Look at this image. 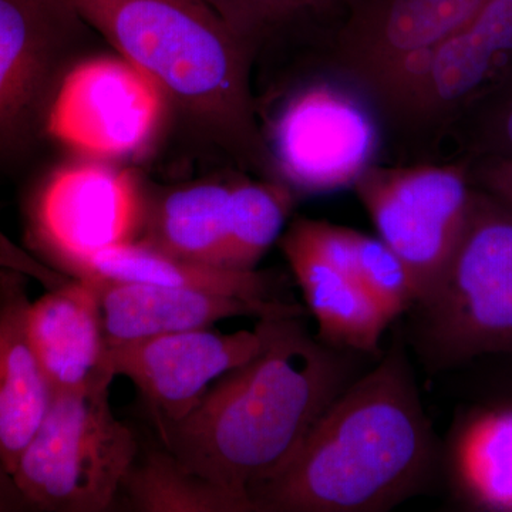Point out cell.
<instances>
[{
	"mask_svg": "<svg viewBox=\"0 0 512 512\" xmlns=\"http://www.w3.org/2000/svg\"><path fill=\"white\" fill-rule=\"evenodd\" d=\"M468 167L474 187L512 208V158H471Z\"/></svg>",
	"mask_w": 512,
	"mask_h": 512,
	"instance_id": "484cf974",
	"label": "cell"
},
{
	"mask_svg": "<svg viewBox=\"0 0 512 512\" xmlns=\"http://www.w3.org/2000/svg\"><path fill=\"white\" fill-rule=\"evenodd\" d=\"M241 39L251 45L279 22L278 0H204Z\"/></svg>",
	"mask_w": 512,
	"mask_h": 512,
	"instance_id": "d4e9b609",
	"label": "cell"
},
{
	"mask_svg": "<svg viewBox=\"0 0 512 512\" xmlns=\"http://www.w3.org/2000/svg\"><path fill=\"white\" fill-rule=\"evenodd\" d=\"M87 26L70 0H0V174L26 170L49 137Z\"/></svg>",
	"mask_w": 512,
	"mask_h": 512,
	"instance_id": "8992f818",
	"label": "cell"
},
{
	"mask_svg": "<svg viewBox=\"0 0 512 512\" xmlns=\"http://www.w3.org/2000/svg\"><path fill=\"white\" fill-rule=\"evenodd\" d=\"M232 184L201 183L180 188L147 208L138 241L165 254L225 266Z\"/></svg>",
	"mask_w": 512,
	"mask_h": 512,
	"instance_id": "ffe728a7",
	"label": "cell"
},
{
	"mask_svg": "<svg viewBox=\"0 0 512 512\" xmlns=\"http://www.w3.org/2000/svg\"><path fill=\"white\" fill-rule=\"evenodd\" d=\"M264 320L254 330L234 333L194 329L154 338L110 342L107 359L150 404L156 421H174L190 412L221 376L261 352Z\"/></svg>",
	"mask_w": 512,
	"mask_h": 512,
	"instance_id": "8fae6325",
	"label": "cell"
},
{
	"mask_svg": "<svg viewBox=\"0 0 512 512\" xmlns=\"http://www.w3.org/2000/svg\"><path fill=\"white\" fill-rule=\"evenodd\" d=\"M293 202L292 188L284 183L232 184L225 266L254 271L284 231Z\"/></svg>",
	"mask_w": 512,
	"mask_h": 512,
	"instance_id": "7402d4cb",
	"label": "cell"
},
{
	"mask_svg": "<svg viewBox=\"0 0 512 512\" xmlns=\"http://www.w3.org/2000/svg\"><path fill=\"white\" fill-rule=\"evenodd\" d=\"M332 0H278V19L284 20L306 9H320Z\"/></svg>",
	"mask_w": 512,
	"mask_h": 512,
	"instance_id": "f1b7e54d",
	"label": "cell"
},
{
	"mask_svg": "<svg viewBox=\"0 0 512 512\" xmlns=\"http://www.w3.org/2000/svg\"><path fill=\"white\" fill-rule=\"evenodd\" d=\"M353 187L379 238L409 269L420 305L439 284L466 224L474 191L468 163L372 165Z\"/></svg>",
	"mask_w": 512,
	"mask_h": 512,
	"instance_id": "52a82bcc",
	"label": "cell"
},
{
	"mask_svg": "<svg viewBox=\"0 0 512 512\" xmlns=\"http://www.w3.org/2000/svg\"><path fill=\"white\" fill-rule=\"evenodd\" d=\"M487 0H370L342 37V62L370 89L400 63L433 53Z\"/></svg>",
	"mask_w": 512,
	"mask_h": 512,
	"instance_id": "7c38bea8",
	"label": "cell"
},
{
	"mask_svg": "<svg viewBox=\"0 0 512 512\" xmlns=\"http://www.w3.org/2000/svg\"><path fill=\"white\" fill-rule=\"evenodd\" d=\"M353 255L357 279L390 322L417 305L409 269L382 238L353 229Z\"/></svg>",
	"mask_w": 512,
	"mask_h": 512,
	"instance_id": "603a6c76",
	"label": "cell"
},
{
	"mask_svg": "<svg viewBox=\"0 0 512 512\" xmlns=\"http://www.w3.org/2000/svg\"><path fill=\"white\" fill-rule=\"evenodd\" d=\"M110 387L53 397L12 473L33 512H104L123 491L138 446L111 409Z\"/></svg>",
	"mask_w": 512,
	"mask_h": 512,
	"instance_id": "5b68a950",
	"label": "cell"
},
{
	"mask_svg": "<svg viewBox=\"0 0 512 512\" xmlns=\"http://www.w3.org/2000/svg\"><path fill=\"white\" fill-rule=\"evenodd\" d=\"M84 279H89L96 288L104 330L110 342L207 329L224 319L285 318L303 313L301 306L292 303L249 301L191 289Z\"/></svg>",
	"mask_w": 512,
	"mask_h": 512,
	"instance_id": "4fadbf2b",
	"label": "cell"
},
{
	"mask_svg": "<svg viewBox=\"0 0 512 512\" xmlns=\"http://www.w3.org/2000/svg\"><path fill=\"white\" fill-rule=\"evenodd\" d=\"M262 320L261 352L212 383L181 419L156 421L163 447L180 463L247 498L291 460L355 380L350 350L312 338L299 316Z\"/></svg>",
	"mask_w": 512,
	"mask_h": 512,
	"instance_id": "6da1fadb",
	"label": "cell"
},
{
	"mask_svg": "<svg viewBox=\"0 0 512 512\" xmlns=\"http://www.w3.org/2000/svg\"><path fill=\"white\" fill-rule=\"evenodd\" d=\"M0 268L18 269L33 279H39L43 275L42 262L29 252L12 244L2 232H0Z\"/></svg>",
	"mask_w": 512,
	"mask_h": 512,
	"instance_id": "4316f807",
	"label": "cell"
},
{
	"mask_svg": "<svg viewBox=\"0 0 512 512\" xmlns=\"http://www.w3.org/2000/svg\"><path fill=\"white\" fill-rule=\"evenodd\" d=\"M123 59L146 73L192 128L261 165L249 47L204 0H70Z\"/></svg>",
	"mask_w": 512,
	"mask_h": 512,
	"instance_id": "3957f363",
	"label": "cell"
},
{
	"mask_svg": "<svg viewBox=\"0 0 512 512\" xmlns=\"http://www.w3.org/2000/svg\"><path fill=\"white\" fill-rule=\"evenodd\" d=\"M70 274L80 278L220 293L249 301H274L272 279L264 272L256 269L238 271L187 261L158 251L138 239L80 262Z\"/></svg>",
	"mask_w": 512,
	"mask_h": 512,
	"instance_id": "ac0fdd59",
	"label": "cell"
},
{
	"mask_svg": "<svg viewBox=\"0 0 512 512\" xmlns=\"http://www.w3.org/2000/svg\"><path fill=\"white\" fill-rule=\"evenodd\" d=\"M450 473L468 507L512 512V400L464 417L451 441Z\"/></svg>",
	"mask_w": 512,
	"mask_h": 512,
	"instance_id": "d6986e66",
	"label": "cell"
},
{
	"mask_svg": "<svg viewBox=\"0 0 512 512\" xmlns=\"http://www.w3.org/2000/svg\"><path fill=\"white\" fill-rule=\"evenodd\" d=\"M512 69V0H487L430 57L400 113L440 116L470 107Z\"/></svg>",
	"mask_w": 512,
	"mask_h": 512,
	"instance_id": "5bb4252c",
	"label": "cell"
},
{
	"mask_svg": "<svg viewBox=\"0 0 512 512\" xmlns=\"http://www.w3.org/2000/svg\"><path fill=\"white\" fill-rule=\"evenodd\" d=\"M424 355L439 367L512 355V208L474 187L466 224L433 293L416 306Z\"/></svg>",
	"mask_w": 512,
	"mask_h": 512,
	"instance_id": "277c9868",
	"label": "cell"
},
{
	"mask_svg": "<svg viewBox=\"0 0 512 512\" xmlns=\"http://www.w3.org/2000/svg\"><path fill=\"white\" fill-rule=\"evenodd\" d=\"M434 440L400 343L323 412L291 460L249 494L256 512H379L420 490Z\"/></svg>",
	"mask_w": 512,
	"mask_h": 512,
	"instance_id": "7a4b0ae2",
	"label": "cell"
},
{
	"mask_svg": "<svg viewBox=\"0 0 512 512\" xmlns=\"http://www.w3.org/2000/svg\"><path fill=\"white\" fill-rule=\"evenodd\" d=\"M468 109L473 158H512V69Z\"/></svg>",
	"mask_w": 512,
	"mask_h": 512,
	"instance_id": "cb8c5ba5",
	"label": "cell"
},
{
	"mask_svg": "<svg viewBox=\"0 0 512 512\" xmlns=\"http://www.w3.org/2000/svg\"><path fill=\"white\" fill-rule=\"evenodd\" d=\"M281 249L318 322L319 339L350 352H375L392 322L366 289L326 261L295 224L281 238Z\"/></svg>",
	"mask_w": 512,
	"mask_h": 512,
	"instance_id": "e0dca14e",
	"label": "cell"
},
{
	"mask_svg": "<svg viewBox=\"0 0 512 512\" xmlns=\"http://www.w3.org/2000/svg\"><path fill=\"white\" fill-rule=\"evenodd\" d=\"M121 493L138 512H256L249 498L194 473L165 447L136 460Z\"/></svg>",
	"mask_w": 512,
	"mask_h": 512,
	"instance_id": "44dd1931",
	"label": "cell"
},
{
	"mask_svg": "<svg viewBox=\"0 0 512 512\" xmlns=\"http://www.w3.org/2000/svg\"><path fill=\"white\" fill-rule=\"evenodd\" d=\"M0 512H33L2 457H0Z\"/></svg>",
	"mask_w": 512,
	"mask_h": 512,
	"instance_id": "83f0119b",
	"label": "cell"
},
{
	"mask_svg": "<svg viewBox=\"0 0 512 512\" xmlns=\"http://www.w3.org/2000/svg\"><path fill=\"white\" fill-rule=\"evenodd\" d=\"M29 279L0 268V457L10 473L55 397L30 339Z\"/></svg>",
	"mask_w": 512,
	"mask_h": 512,
	"instance_id": "2e32d148",
	"label": "cell"
},
{
	"mask_svg": "<svg viewBox=\"0 0 512 512\" xmlns=\"http://www.w3.org/2000/svg\"><path fill=\"white\" fill-rule=\"evenodd\" d=\"M146 202L133 175L109 165H64L26 205L29 247L60 268L137 241Z\"/></svg>",
	"mask_w": 512,
	"mask_h": 512,
	"instance_id": "ba28073f",
	"label": "cell"
},
{
	"mask_svg": "<svg viewBox=\"0 0 512 512\" xmlns=\"http://www.w3.org/2000/svg\"><path fill=\"white\" fill-rule=\"evenodd\" d=\"M165 104L156 83L123 57L86 60L64 77L47 134L89 156H128L153 138Z\"/></svg>",
	"mask_w": 512,
	"mask_h": 512,
	"instance_id": "30bf717a",
	"label": "cell"
},
{
	"mask_svg": "<svg viewBox=\"0 0 512 512\" xmlns=\"http://www.w3.org/2000/svg\"><path fill=\"white\" fill-rule=\"evenodd\" d=\"M29 333L53 392H80L116 379L107 359L99 296L73 276L30 303Z\"/></svg>",
	"mask_w": 512,
	"mask_h": 512,
	"instance_id": "9a60e30c",
	"label": "cell"
},
{
	"mask_svg": "<svg viewBox=\"0 0 512 512\" xmlns=\"http://www.w3.org/2000/svg\"><path fill=\"white\" fill-rule=\"evenodd\" d=\"M377 128L365 104L333 83H315L291 97L272 130L285 184L303 192L355 185L376 156Z\"/></svg>",
	"mask_w": 512,
	"mask_h": 512,
	"instance_id": "9c48e42d",
	"label": "cell"
}]
</instances>
